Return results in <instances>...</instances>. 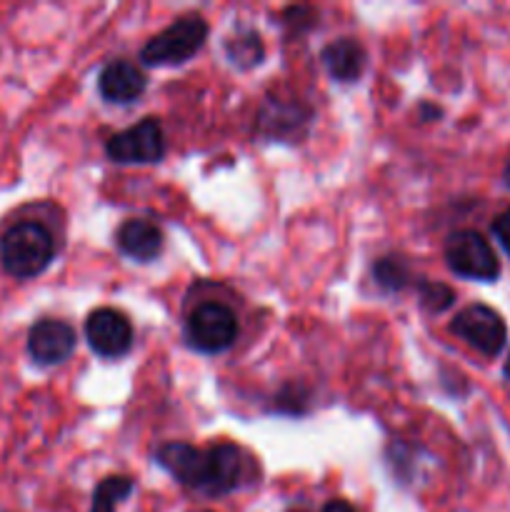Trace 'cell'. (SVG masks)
Returning <instances> with one entry per match:
<instances>
[{
  "mask_svg": "<svg viewBox=\"0 0 510 512\" xmlns=\"http://www.w3.org/2000/svg\"><path fill=\"white\" fill-rule=\"evenodd\" d=\"M503 180H505V185H508V188H510V163L505 165V170H503Z\"/></svg>",
  "mask_w": 510,
  "mask_h": 512,
  "instance_id": "22",
  "label": "cell"
},
{
  "mask_svg": "<svg viewBox=\"0 0 510 512\" xmlns=\"http://www.w3.org/2000/svg\"><path fill=\"white\" fill-rule=\"evenodd\" d=\"M373 278L375 285L385 293H400V290L413 283V270L403 258L385 255V258H378L373 263Z\"/></svg>",
  "mask_w": 510,
  "mask_h": 512,
  "instance_id": "17",
  "label": "cell"
},
{
  "mask_svg": "<svg viewBox=\"0 0 510 512\" xmlns=\"http://www.w3.org/2000/svg\"><path fill=\"white\" fill-rule=\"evenodd\" d=\"M295 512H303V510H295Z\"/></svg>",
  "mask_w": 510,
  "mask_h": 512,
  "instance_id": "24",
  "label": "cell"
},
{
  "mask_svg": "<svg viewBox=\"0 0 510 512\" xmlns=\"http://www.w3.org/2000/svg\"><path fill=\"white\" fill-rule=\"evenodd\" d=\"M155 463L180 485L203 493L208 483V453L190 443H165L155 450Z\"/></svg>",
  "mask_w": 510,
  "mask_h": 512,
  "instance_id": "9",
  "label": "cell"
},
{
  "mask_svg": "<svg viewBox=\"0 0 510 512\" xmlns=\"http://www.w3.org/2000/svg\"><path fill=\"white\" fill-rule=\"evenodd\" d=\"M313 110L293 98H268L258 113V135L275 143H300L308 135Z\"/></svg>",
  "mask_w": 510,
  "mask_h": 512,
  "instance_id": "7",
  "label": "cell"
},
{
  "mask_svg": "<svg viewBox=\"0 0 510 512\" xmlns=\"http://www.w3.org/2000/svg\"><path fill=\"white\" fill-rule=\"evenodd\" d=\"M133 490V478H128V475H108V478L100 480L98 488H95L90 512H115L130 498Z\"/></svg>",
  "mask_w": 510,
  "mask_h": 512,
  "instance_id": "16",
  "label": "cell"
},
{
  "mask_svg": "<svg viewBox=\"0 0 510 512\" xmlns=\"http://www.w3.org/2000/svg\"><path fill=\"white\" fill-rule=\"evenodd\" d=\"M148 78L130 60H110L98 75V90L103 100L115 105H128L145 93Z\"/></svg>",
  "mask_w": 510,
  "mask_h": 512,
  "instance_id": "12",
  "label": "cell"
},
{
  "mask_svg": "<svg viewBox=\"0 0 510 512\" xmlns=\"http://www.w3.org/2000/svg\"><path fill=\"white\" fill-rule=\"evenodd\" d=\"M323 512H358L353 508V505H348L345 500H330L328 505H325Z\"/></svg>",
  "mask_w": 510,
  "mask_h": 512,
  "instance_id": "21",
  "label": "cell"
},
{
  "mask_svg": "<svg viewBox=\"0 0 510 512\" xmlns=\"http://www.w3.org/2000/svg\"><path fill=\"white\" fill-rule=\"evenodd\" d=\"M493 233L495 238L500 240V245L505 248V253L510 255V208L503 210V213L493 220Z\"/></svg>",
  "mask_w": 510,
  "mask_h": 512,
  "instance_id": "19",
  "label": "cell"
},
{
  "mask_svg": "<svg viewBox=\"0 0 510 512\" xmlns=\"http://www.w3.org/2000/svg\"><path fill=\"white\" fill-rule=\"evenodd\" d=\"M440 115H443V110H440L438 105L420 103V108H418V118L420 120H435V118H440Z\"/></svg>",
  "mask_w": 510,
  "mask_h": 512,
  "instance_id": "20",
  "label": "cell"
},
{
  "mask_svg": "<svg viewBox=\"0 0 510 512\" xmlns=\"http://www.w3.org/2000/svg\"><path fill=\"white\" fill-rule=\"evenodd\" d=\"M105 153L120 165H150L163 160L165 138L155 118H143L138 125L120 130L105 145Z\"/></svg>",
  "mask_w": 510,
  "mask_h": 512,
  "instance_id": "5",
  "label": "cell"
},
{
  "mask_svg": "<svg viewBox=\"0 0 510 512\" xmlns=\"http://www.w3.org/2000/svg\"><path fill=\"white\" fill-rule=\"evenodd\" d=\"M75 330L65 320L43 318L30 328L28 353L38 365H60L73 355Z\"/></svg>",
  "mask_w": 510,
  "mask_h": 512,
  "instance_id": "10",
  "label": "cell"
},
{
  "mask_svg": "<svg viewBox=\"0 0 510 512\" xmlns=\"http://www.w3.org/2000/svg\"><path fill=\"white\" fill-rule=\"evenodd\" d=\"M418 300L428 313H443L455 303V293L445 283H420L418 285Z\"/></svg>",
  "mask_w": 510,
  "mask_h": 512,
  "instance_id": "18",
  "label": "cell"
},
{
  "mask_svg": "<svg viewBox=\"0 0 510 512\" xmlns=\"http://www.w3.org/2000/svg\"><path fill=\"white\" fill-rule=\"evenodd\" d=\"M505 375L510 378V355H508V363H505Z\"/></svg>",
  "mask_w": 510,
  "mask_h": 512,
  "instance_id": "23",
  "label": "cell"
},
{
  "mask_svg": "<svg viewBox=\"0 0 510 512\" xmlns=\"http://www.w3.org/2000/svg\"><path fill=\"white\" fill-rule=\"evenodd\" d=\"M225 55L230 63L240 70H250L255 65L263 63L265 58V45L255 30H235L225 40Z\"/></svg>",
  "mask_w": 510,
  "mask_h": 512,
  "instance_id": "15",
  "label": "cell"
},
{
  "mask_svg": "<svg viewBox=\"0 0 510 512\" xmlns=\"http://www.w3.org/2000/svg\"><path fill=\"white\" fill-rule=\"evenodd\" d=\"M55 258L53 233L43 223L23 220L0 238V265L18 280L38 278Z\"/></svg>",
  "mask_w": 510,
  "mask_h": 512,
  "instance_id": "1",
  "label": "cell"
},
{
  "mask_svg": "<svg viewBox=\"0 0 510 512\" xmlns=\"http://www.w3.org/2000/svg\"><path fill=\"white\" fill-rule=\"evenodd\" d=\"M115 245L128 258L138 260V263H150L163 253V233L150 220L130 218L120 223L118 233H115Z\"/></svg>",
  "mask_w": 510,
  "mask_h": 512,
  "instance_id": "13",
  "label": "cell"
},
{
  "mask_svg": "<svg viewBox=\"0 0 510 512\" xmlns=\"http://www.w3.org/2000/svg\"><path fill=\"white\" fill-rule=\"evenodd\" d=\"M85 338L95 355L115 360L130 353L135 335L128 315L115 308H98L85 320Z\"/></svg>",
  "mask_w": 510,
  "mask_h": 512,
  "instance_id": "8",
  "label": "cell"
},
{
  "mask_svg": "<svg viewBox=\"0 0 510 512\" xmlns=\"http://www.w3.org/2000/svg\"><path fill=\"white\" fill-rule=\"evenodd\" d=\"M320 63L338 83H355L368 65V53L358 38H338L320 50Z\"/></svg>",
  "mask_w": 510,
  "mask_h": 512,
  "instance_id": "14",
  "label": "cell"
},
{
  "mask_svg": "<svg viewBox=\"0 0 510 512\" xmlns=\"http://www.w3.org/2000/svg\"><path fill=\"white\" fill-rule=\"evenodd\" d=\"M238 318L223 303H203L185 320V340L193 350L218 355L238 340Z\"/></svg>",
  "mask_w": 510,
  "mask_h": 512,
  "instance_id": "3",
  "label": "cell"
},
{
  "mask_svg": "<svg viewBox=\"0 0 510 512\" xmlns=\"http://www.w3.org/2000/svg\"><path fill=\"white\" fill-rule=\"evenodd\" d=\"M208 38V23L203 15L188 13L160 30L158 35L148 40L140 48V60L153 68H170V65H183L203 48Z\"/></svg>",
  "mask_w": 510,
  "mask_h": 512,
  "instance_id": "2",
  "label": "cell"
},
{
  "mask_svg": "<svg viewBox=\"0 0 510 512\" xmlns=\"http://www.w3.org/2000/svg\"><path fill=\"white\" fill-rule=\"evenodd\" d=\"M205 453H208V483H205L203 495L220 498L238 490L248 468L243 450L233 443H218L205 448Z\"/></svg>",
  "mask_w": 510,
  "mask_h": 512,
  "instance_id": "11",
  "label": "cell"
},
{
  "mask_svg": "<svg viewBox=\"0 0 510 512\" xmlns=\"http://www.w3.org/2000/svg\"><path fill=\"white\" fill-rule=\"evenodd\" d=\"M445 263L455 275L493 283L500 275V260L488 240L475 230H455L445 240Z\"/></svg>",
  "mask_w": 510,
  "mask_h": 512,
  "instance_id": "4",
  "label": "cell"
},
{
  "mask_svg": "<svg viewBox=\"0 0 510 512\" xmlns=\"http://www.w3.org/2000/svg\"><path fill=\"white\" fill-rule=\"evenodd\" d=\"M453 335H458L460 340L470 345V348L478 350L485 358H495L500 355V350L505 348V340H508V328H505V320L495 313L488 305H468V308L460 310L458 315L450 323Z\"/></svg>",
  "mask_w": 510,
  "mask_h": 512,
  "instance_id": "6",
  "label": "cell"
}]
</instances>
